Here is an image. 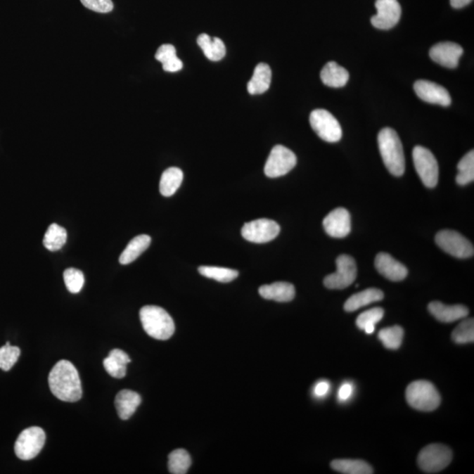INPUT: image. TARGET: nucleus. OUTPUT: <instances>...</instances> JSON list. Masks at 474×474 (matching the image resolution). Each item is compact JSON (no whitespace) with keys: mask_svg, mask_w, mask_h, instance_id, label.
I'll return each instance as SVG.
<instances>
[{"mask_svg":"<svg viewBox=\"0 0 474 474\" xmlns=\"http://www.w3.org/2000/svg\"><path fill=\"white\" fill-rule=\"evenodd\" d=\"M141 402V396L136 392L129 390V389L120 391L115 397V406L120 418L122 420L129 419L136 411Z\"/></svg>","mask_w":474,"mask_h":474,"instance_id":"aec40b11","label":"nucleus"},{"mask_svg":"<svg viewBox=\"0 0 474 474\" xmlns=\"http://www.w3.org/2000/svg\"><path fill=\"white\" fill-rule=\"evenodd\" d=\"M384 298V293L380 289L368 288L350 297L345 304V310L347 312H354L364 306L371 303L380 302Z\"/></svg>","mask_w":474,"mask_h":474,"instance_id":"b1692460","label":"nucleus"},{"mask_svg":"<svg viewBox=\"0 0 474 474\" xmlns=\"http://www.w3.org/2000/svg\"><path fill=\"white\" fill-rule=\"evenodd\" d=\"M20 356V350L6 342L5 346L0 348V369L8 371L12 369Z\"/></svg>","mask_w":474,"mask_h":474,"instance_id":"e433bc0d","label":"nucleus"},{"mask_svg":"<svg viewBox=\"0 0 474 474\" xmlns=\"http://www.w3.org/2000/svg\"><path fill=\"white\" fill-rule=\"evenodd\" d=\"M87 8L94 12L108 13L114 9V3L112 0H80Z\"/></svg>","mask_w":474,"mask_h":474,"instance_id":"58836bf2","label":"nucleus"},{"mask_svg":"<svg viewBox=\"0 0 474 474\" xmlns=\"http://www.w3.org/2000/svg\"><path fill=\"white\" fill-rule=\"evenodd\" d=\"M464 53L461 45L454 42H440L430 51V58L447 68L454 69L459 65V58Z\"/></svg>","mask_w":474,"mask_h":474,"instance_id":"dca6fc26","label":"nucleus"},{"mask_svg":"<svg viewBox=\"0 0 474 474\" xmlns=\"http://www.w3.org/2000/svg\"><path fill=\"white\" fill-rule=\"evenodd\" d=\"M63 279L67 289L72 293H79L84 284L83 272L76 268H69L63 272Z\"/></svg>","mask_w":474,"mask_h":474,"instance_id":"4c0bfd02","label":"nucleus"},{"mask_svg":"<svg viewBox=\"0 0 474 474\" xmlns=\"http://www.w3.org/2000/svg\"><path fill=\"white\" fill-rule=\"evenodd\" d=\"M458 175L456 181L459 186H466L474 179V152L469 151L458 165Z\"/></svg>","mask_w":474,"mask_h":474,"instance_id":"473e14b6","label":"nucleus"},{"mask_svg":"<svg viewBox=\"0 0 474 474\" xmlns=\"http://www.w3.org/2000/svg\"><path fill=\"white\" fill-rule=\"evenodd\" d=\"M281 232L277 222L269 219H258L243 225L242 236L244 239L255 243H265L276 238Z\"/></svg>","mask_w":474,"mask_h":474,"instance_id":"f8f14e48","label":"nucleus"},{"mask_svg":"<svg viewBox=\"0 0 474 474\" xmlns=\"http://www.w3.org/2000/svg\"><path fill=\"white\" fill-rule=\"evenodd\" d=\"M199 272L204 277L222 283L231 282L239 275V272L233 269L215 267H200Z\"/></svg>","mask_w":474,"mask_h":474,"instance_id":"72a5a7b5","label":"nucleus"},{"mask_svg":"<svg viewBox=\"0 0 474 474\" xmlns=\"http://www.w3.org/2000/svg\"><path fill=\"white\" fill-rule=\"evenodd\" d=\"M324 227L328 236L335 238H344L351 232V214L345 208H335L325 217Z\"/></svg>","mask_w":474,"mask_h":474,"instance_id":"2eb2a0df","label":"nucleus"},{"mask_svg":"<svg viewBox=\"0 0 474 474\" xmlns=\"http://www.w3.org/2000/svg\"><path fill=\"white\" fill-rule=\"evenodd\" d=\"M140 320L145 332L158 340H168L174 334V321L164 309L145 306L140 310Z\"/></svg>","mask_w":474,"mask_h":474,"instance_id":"7ed1b4c3","label":"nucleus"},{"mask_svg":"<svg viewBox=\"0 0 474 474\" xmlns=\"http://www.w3.org/2000/svg\"><path fill=\"white\" fill-rule=\"evenodd\" d=\"M296 164V155L291 150L282 145H276L265 162L264 173L268 178H278L288 174Z\"/></svg>","mask_w":474,"mask_h":474,"instance_id":"1a4fd4ad","label":"nucleus"},{"mask_svg":"<svg viewBox=\"0 0 474 474\" xmlns=\"http://www.w3.org/2000/svg\"><path fill=\"white\" fill-rule=\"evenodd\" d=\"M271 82V70L267 63H260L255 68L253 77L248 83L250 94H262L268 91Z\"/></svg>","mask_w":474,"mask_h":474,"instance_id":"5701e85b","label":"nucleus"},{"mask_svg":"<svg viewBox=\"0 0 474 474\" xmlns=\"http://www.w3.org/2000/svg\"><path fill=\"white\" fill-rule=\"evenodd\" d=\"M375 267L382 276L391 281H402L408 276V269L387 253L380 252L375 258Z\"/></svg>","mask_w":474,"mask_h":474,"instance_id":"f3484780","label":"nucleus"},{"mask_svg":"<svg viewBox=\"0 0 474 474\" xmlns=\"http://www.w3.org/2000/svg\"><path fill=\"white\" fill-rule=\"evenodd\" d=\"M131 362L129 355L122 350L115 349L103 361L105 370L113 378H122L127 374V366Z\"/></svg>","mask_w":474,"mask_h":474,"instance_id":"4be33fe9","label":"nucleus"},{"mask_svg":"<svg viewBox=\"0 0 474 474\" xmlns=\"http://www.w3.org/2000/svg\"><path fill=\"white\" fill-rule=\"evenodd\" d=\"M67 231L65 228L56 224L49 226L44 236V245L46 249L56 251L62 249L66 243Z\"/></svg>","mask_w":474,"mask_h":474,"instance_id":"7c9ffc66","label":"nucleus"},{"mask_svg":"<svg viewBox=\"0 0 474 474\" xmlns=\"http://www.w3.org/2000/svg\"><path fill=\"white\" fill-rule=\"evenodd\" d=\"M384 313V309L381 307H374V309L367 310L357 318V326L368 335L373 334L375 325L383 318Z\"/></svg>","mask_w":474,"mask_h":474,"instance_id":"2f4dec72","label":"nucleus"},{"mask_svg":"<svg viewBox=\"0 0 474 474\" xmlns=\"http://www.w3.org/2000/svg\"><path fill=\"white\" fill-rule=\"evenodd\" d=\"M452 459V451L447 445L433 444L420 451L417 462L424 473H436L447 468Z\"/></svg>","mask_w":474,"mask_h":474,"instance_id":"39448f33","label":"nucleus"},{"mask_svg":"<svg viewBox=\"0 0 474 474\" xmlns=\"http://www.w3.org/2000/svg\"><path fill=\"white\" fill-rule=\"evenodd\" d=\"M350 79L348 70L335 62L328 63L321 72V79L325 86L332 88L344 87Z\"/></svg>","mask_w":474,"mask_h":474,"instance_id":"412c9836","label":"nucleus"},{"mask_svg":"<svg viewBox=\"0 0 474 474\" xmlns=\"http://www.w3.org/2000/svg\"><path fill=\"white\" fill-rule=\"evenodd\" d=\"M150 236L140 235L134 237L120 255V263L124 265L132 263L150 247Z\"/></svg>","mask_w":474,"mask_h":474,"instance_id":"a878e982","label":"nucleus"},{"mask_svg":"<svg viewBox=\"0 0 474 474\" xmlns=\"http://www.w3.org/2000/svg\"><path fill=\"white\" fill-rule=\"evenodd\" d=\"M330 388L331 385L328 381H319L316 385V387H314V394L318 398L324 397V396L328 394V391H330Z\"/></svg>","mask_w":474,"mask_h":474,"instance_id":"ea45409f","label":"nucleus"},{"mask_svg":"<svg viewBox=\"0 0 474 474\" xmlns=\"http://www.w3.org/2000/svg\"><path fill=\"white\" fill-rule=\"evenodd\" d=\"M375 7L377 14L371 17V23L378 30H391L401 20L402 7L397 0H377Z\"/></svg>","mask_w":474,"mask_h":474,"instance_id":"ddd939ff","label":"nucleus"},{"mask_svg":"<svg viewBox=\"0 0 474 474\" xmlns=\"http://www.w3.org/2000/svg\"><path fill=\"white\" fill-rule=\"evenodd\" d=\"M417 96L421 100L430 104H437L449 107L451 104V98L444 87L431 81L417 80L414 84Z\"/></svg>","mask_w":474,"mask_h":474,"instance_id":"4468645a","label":"nucleus"},{"mask_svg":"<svg viewBox=\"0 0 474 474\" xmlns=\"http://www.w3.org/2000/svg\"><path fill=\"white\" fill-rule=\"evenodd\" d=\"M433 316L442 323L449 324L464 319L468 316V307L463 305L448 306L440 302L430 303L428 307Z\"/></svg>","mask_w":474,"mask_h":474,"instance_id":"a211bd4d","label":"nucleus"},{"mask_svg":"<svg viewBox=\"0 0 474 474\" xmlns=\"http://www.w3.org/2000/svg\"><path fill=\"white\" fill-rule=\"evenodd\" d=\"M52 394L60 401L76 402L82 398V385L77 368L68 360H60L49 375Z\"/></svg>","mask_w":474,"mask_h":474,"instance_id":"f257e3e1","label":"nucleus"},{"mask_svg":"<svg viewBox=\"0 0 474 474\" xmlns=\"http://www.w3.org/2000/svg\"><path fill=\"white\" fill-rule=\"evenodd\" d=\"M414 165L423 185L433 188L438 182V164L431 151L423 146H416L413 150Z\"/></svg>","mask_w":474,"mask_h":474,"instance_id":"6e6552de","label":"nucleus"},{"mask_svg":"<svg viewBox=\"0 0 474 474\" xmlns=\"http://www.w3.org/2000/svg\"><path fill=\"white\" fill-rule=\"evenodd\" d=\"M310 124L318 136L328 143L341 140L342 131L338 120L325 109H316L311 113Z\"/></svg>","mask_w":474,"mask_h":474,"instance_id":"0eeeda50","label":"nucleus"},{"mask_svg":"<svg viewBox=\"0 0 474 474\" xmlns=\"http://www.w3.org/2000/svg\"><path fill=\"white\" fill-rule=\"evenodd\" d=\"M197 44L211 61H220L226 55L225 44L220 38H211L210 35L203 34L198 37Z\"/></svg>","mask_w":474,"mask_h":474,"instance_id":"393cba45","label":"nucleus"},{"mask_svg":"<svg viewBox=\"0 0 474 474\" xmlns=\"http://www.w3.org/2000/svg\"><path fill=\"white\" fill-rule=\"evenodd\" d=\"M406 399L413 409L424 412L433 411L441 403L440 392L427 380L412 382L406 387Z\"/></svg>","mask_w":474,"mask_h":474,"instance_id":"20e7f679","label":"nucleus"},{"mask_svg":"<svg viewBox=\"0 0 474 474\" xmlns=\"http://www.w3.org/2000/svg\"><path fill=\"white\" fill-rule=\"evenodd\" d=\"M450 1L451 5L452 7H454V8L459 9L468 6L469 4L473 1V0H450Z\"/></svg>","mask_w":474,"mask_h":474,"instance_id":"79ce46f5","label":"nucleus"},{"mask_svg":"<svg viewBox=\"0 0 474 474\" xmlns=\"http://www.w3.org/2000/svg\"><path fill=\"white\" fill-rule=\"evenodd\" d=\"M404 331L399 326L383 328L378 332V339L389 350H398L401 347Z\"/></svg>","mask_w":474,"mask_h":474,"instance_id":"f704fd0d","label":"nucleus"},{"mask_svg":"<svg viewBox=\"0 0 474 474\" xmlns=\"http://www.w3.org/2000/svg\"><path fill=\"white\" fill-rule=\"evenodd\" d=\"M378 143L382 159L389 172L396 177L404 174V151L397 133L390 127H385L378 133Z\"/></svg>","mask_w":474,"mask_h":474,"instance_id":"f03ea898","label":"nucleus"},{"mask_svg":"<svg viewBox=\"0 0 474 474\" xmlns=\"http://www.w3.org/2000/svg\"><path fill=\"white\" fill-rule=\"evenodd\" d=\"M452 340L456 344L464 345L468 342H474V321L471 319H466L462 321L451 335Z\"/></svg>","mask_w":474,"mask_h":474,"instance_id":"c9c22d12","label":"nucleus"},{"mask_svg":"<svg viewBox=\"0 0 474 474\" xmlns=\"http://www.w3.org/2000/svg\"><path fill=\"white\" fill-rule=\"evenodd\" d=\"M337 271L324 278V285L328 289L347 288L355 281L357 274L356 262L348 255H341L337 258Z\"/></svg>","mask_w":474,"mask_h":474,"instance_id":"9d476101","label":"nucleus"},{"mask_svg":"<svg viewBox=\"0 0 474 474\" xmlns=\"http://www.w3.org/2000/svg\"><path fill=\"white\" fill-rule=\"evenodd\" d=\"M158 61L162 63V69L167 72H178L183 68V63L178 56L174 46L164 44L160 46L155 56Z\"/></svg>","mask_w":474,"mask_h":474,"instance_id":"bb28decb","label":"nucleus"},{"mask_svg":"<svg viewBox=\"0 0 474 474\" xmlns=\"http://www.w3.org/2000/svg\"><path fill=\"white\" fill-rule=\"evenodd\" d=\"M192 459L184 449H177L169 455L168 468L172 474H186L188 472Z\"/></svg>","mask_w":474,"mask_h":474,"instance_id":"c756f323","label":"nucleus"},{"mask_svg":"<svg viewBox=\"0 0 474 474\" xmlns=\"http://www.w3.org/2000/svg\"><path fill=\"white\" fill-rule=\"evenodd\" d=\"M436 243L445 252L457 258H468L473 256V245L464 236L454 231H442L438 232Z\"/></svg>","mask_w":474,"mask_h":474,"instance_id":"9b49d317","label":"nucleus"},{"mask_svg":"<svg viewBox=\"0 0 474 474\" xmlns=\"http://www.w3.org/2000/svg\"><path fill=\"white\" fill-rule=\"evenodd\" d=\"M353 392V387L352 384L345 383L342 385L338 391L339 401L345 402L351 397Z\"/></svg>","mask_w":474,"mask_h":474,"instance_id":"a19ab883","label":"nucleus"},{"mask_svg":"<svg viewBox=\"0 0 474 474\" xmlns=\"http://www.w3.org/2000/svg\"><path fill=\"white\" fill-rule=\"evenodd\" d=\"M335 471L345 474H371L373 469L366 461L354 459H337L331 462Z\"/></svg>","mask_w":474,"mask_h":474,"instance_id":"c85d7f7f","label":"nucleus"},{"mask_svg":"<svg viewBox=\"0 0 474 474\" xmlns=\"http://www.w3.org/2000/svg\"><path fill=\"white\" fill-rule=\"evenodd\" d=\"M46 441L44 430L40 427H30L18 437L14 451L21 461H30L40 454Z\"/></svg>","mask_w":474,"mask_h":474,"instance_id":"423d86ee","label":"nucleus"},{"mask_svg":"<svg viewBox=\"0 0 474 474\" xmlns=\"http://www.w3.org/2000/svg\"><path fill=\"white\" fill-rule=\"evenodd\" d=\"M184 174L181 169L177 167H171L162 173L159 184V190L162 196L171 197L181 186Z\"/></svg>","mask_w":474,"mask_h":474,"instance_id":"cd10ccee","label":"nucleus"},{"mask_svg":"<svg viewBox=\"0 0 474 474\" xmlns=\"http://www.w3.org/2000/svg\"><path fill=\"white\" fill-rule=\"evenodd\" d=\"M260 295L265 300L278 302H289L295 297V286L288 282H275L260 286Z\"/></svg>","mask_w":474,"mask_h":474,"instance_id":"6ab92c4d","label":"nucleus"}]
</instances>
